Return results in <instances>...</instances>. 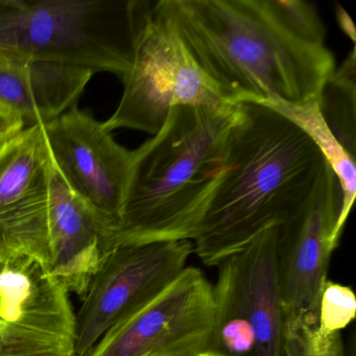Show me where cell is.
<instances>
[{"instance_id": "e0dca14e", "label": "cell", "mask_w": 356, "mask_h": 356, "mask_svg": "<svg viewBox=\"0 0 356 356\" xmlns=\"http://www.w3.org/2000/svg\"><path fill=\"white\" fill-rule=\"evenodd\" d=\"M22 118L12 111L0 112V143L24 130Z\"/></svg>"}, {"instance_id": "ba28073f", "label": "cell", "mask_w": 356, "mask_h": 356, "mask_svg": "<svg viewBox=\"0 0 356 356\" xmlns=\"http://www.w3.org/2000/svg\"><path fill=\"white\" fill-rule=\"evenodd\" d=\"M216 312L213 285L200 268L186 266L86 356H197L209 349Z\"/></svg>"}, {"instance_id": "8992f818", "label": "cell", "mask_w": 356, "mask_h": 356, "mask_svg": "<svg viewBox=\"0 0 356 356\" xmlns=\"http://www.w3.org/2000/svg\"><path fill=\"white\" fill-rule=\"evenodd\" d=\"M120 79V105L104 122L111 133L131 129L155 135L178 106L224 110L237 105L227 101L199 67L158 0L139 36L132 65Z\"/></svg>"}, {"instance_id": "4fadbf2b", "label": "cell", "mask_w": 356, "mask_h": 356, "mask_svg": "<svg viewBox=\"0 0 356 356\" xmlns=\"http://www.w3.org/2000/svg\"><path fill=\"white\" fill-rule=\"evenodd\" d=\"M93 74L47 62L0 61V104L17 114L24 128L44 126L76 106Z\"/></svg>"}, {"instance_id": "2e32d148", "label": "cell", "mask_w": 356, "mask_h": 356, "mask_svg": "<svg viewBox=\"0 0 356 356\" xmlns=\"http://www.w3.org/2000/svg\"><path fill=\"white\" fill-rule=\"evenodd\" d=\"M356 51L352 49L339 70L325 83L318 105L325 122L348 153L356 149Z\"/></svg>"}, {"instance_id": "30bf717a", "label": "cell", "mask_w": 356, "mask_h": 356, "mask_svg": "<svg viewBox=\"0 0 356 356\" xmlns=\"http://www.w3.org/2000/svg\"><path fill=\"white\" fill-rule=\"evenodd\" d=\"M341 191L327 166L307 201L279 226L277 273L285 323L301 333L314 327L327 282Z\"/></svg>"}, {"instance_id": "7a4b0ae2", "label": "cell", "mask_w": 356, "mask_h": 356, "mask_svg": "<svg viewBox=\"0 0 356 356\" xmlns=\"http://www.w3.org/2000/svg\"><path fill=\"white\" fill-rule=\"evenodd\" d=\"M328 163L309 136L268 106L241 103L224 170L193 238L208 266L291 218L314 193Z\"/></svg>"}, {"instance_id": "d6986e66", "label": "cell", "mask_w": 356, "mask_h": 356, "mask_svg": "<svg viewBox=\"0 0 356 356\" xmlns=\"http://www.w3.org/2000/svg\"><path fill=\"white\" fill-rule=\"evenodd\" d=\"M335 18H337V24H339L341 30L343 31V34L347 35L350 40L352 41V43L355 44L356 34L353 22H352L349 14L339 3H337V8H335Z\"/></svg>"}, {"instance_id": "5bb4252c", "label": "cell", "mask_w": 356, "mask_h": 356, "mask_svg": "<svg viewBox=\"0 0 356 356\" xmlns=\"http://www.w3.org/2000/svg\"><path fill=\"white\" fill-rule=\"evenodd\" d=\"M258 104V103H257ZM277 110L303 130L316 143L327 163L334 172L341 191V206L334 231V241L339 245L346 220L349 216L356 195L355 157L348 153L325 122L318 99L303 105L291 106L278 102L261 103Z\"/></svg>"}, {"instance_id": "44dd1931", "label": "cell", "mask_w": 356, "mask_h": 356, "mask_svg": "<svg viewBox=\"0 0 356 356\" xmlns=\"http://www.w3.org/2000/svg\"><path fill=\"white\" fill-rule=\"evenodd\" d=\"M6 111H10V110H8L7 108L3 107L1 104H0V112H6Z\"/></svg>"}, {"instance_id": "ffe728a7", "label": "cell", "mask_w": 356, "mask_h": 356, "mask_svg": "<svg viewBox=\"0 0 356 356\" xmlns=\"http://www.w3.org/2000/svg\"><path fill=\"white\" fill-rule=\"evenodd\" d=\"M197 356H222L220 354L216 353V352L212 351V350H206V351L201 352V353L197 354Z\"/></svg>"}, {"instance_id": "6da1fadb", "label": "cell", "mask_w": 356, "mask_h": 356, "mask_svg": "<svg viewBox=\"0 0 356 356\" xmlns=\"http://www.w3.org/2000/svg\"><path fill=\"white\" fill-rule=\"evenodd\" d=\"M289 0H158L227 101L303 105L337 70L332 51L293 18Z\"/></svg>"}, {"instance_id": "3957f363", "label": "cell", "mask_w": 356, "mask_h": 356, "mask_svg": "<svg viewBox=\"0 0 356 356\" xmlns=\"http://www.w3.org/2000/svg\"><path fill=\"white\" fill-rule=\"evenodd\" d=\"M238 106L172 108L162 128L134 149L112 248L193 241L224 170Z\"/></svg>"}, {"instance_id": "52a82bcc", "label": "cell", "mask_w": 356, "mask_h": 356, "mask_svg": "<svg viewBox=\"0 0 356 356\" xmlns=\"http://www.w3.org/2000/svg\"><path fill=\"white\" fill-rule=\"evenodd\" d=\"M193 253L191 241L124 243L106 252L74 314V355L86 356L108 331L163 291Z\"/></svg>"}, {"instance_id": "ac0fdd59", "label": "cell", "mask_w": 356, "mask_h": 356, "mask_svg": "<svg viewBox=\"0 0 356 356\" xmlns=\"http://www.w3.org/2000/svg\"><path fill=\"white\" fill-rule=\"evenodd\" d=\"M285 356H306L301 335L289 325L285 326Z\"/></svg>"}, {"instance_id": "277c9868", "label": "cell", "mask_w": 356, "mask_h": 356, "mask_svg": "<svg viewBox=\"0 0 356 356\" xmlns=\"http://www.w3.org/2000/svg\"><path fill=\"white\" fill-rule=\"evenodd\" d=\"M157 0H0V61L110 72L132 65Z\"/></svg>"}, {"instance_id": "8fae6325", "label": "cell", "mask_w": 356, "mask_h": 356, "mask_svg": "<svg viewBox=\"0 0 356 356\" xmlns=\"http://www.w3.org/2000/svg\"><path fill=\"white\" fill-rule=\"evenodd\" d=\"M49 168L42 126L0 143V262L29 257L49 268Z\"/></svg>"}, {"instance_id": "9a60e30c", "label": "cell", "mask_w": 356, "mask_h": 356, "mask_svg": "<svg viewBox=\"0 0 356 356\" xmlns=\"http://www.w3.org/2000/svg\"><path fill=\"white\" fill-rule=\"evenodd\" d=\"M356 316V297L347 285L327 280L314 327L300 333L306 356H343L341 331Z\"/></svg>"}, {"instance_id": "9c48e42d", "label": "cell", "mask_w": 356, "mask_h": 356, "mask_svg": "<svg viewBox=\"0 0 356 356\" xmlns=\"http://www.w3.org/2000/svg\"><path fill=\"white\" fill-rule=\"evenodd\" d=\"M42 127L54 166L103 222L109 251L120 222L134 149L120 145L104 122L76 106Z\"/></svg>"}, {"instance_id": "5b68a950", "label": "cell", "mask_w": 356, "mask_h": 356, "mask_svg": "<svg viewBox=\"0 0 356 356\" xmlns=\"http://www.w3.org/2000/svg\"><path fill=\"white\" fill-rule=\"evenodd\" d=\"M278 235L279 225L268 227L216 266V322L209 350L222 356H285Z\"/></svg>"}, {"instance_id": "7c38bea8", "label": "cell", "mask_w": 356, "mask_h": 356, "mask_svg": "<svg viewBox=\"0 0 356 356\" xmlns=\"http://www.w3.org/2000/svg\"><path fill=\"white\" fill-rule=\"evenodd\" d=\"M49 272L70 293L83 297L107 251L108 234L97 214L62 179L51 159Z\"/></svg>"}]
</instances>
